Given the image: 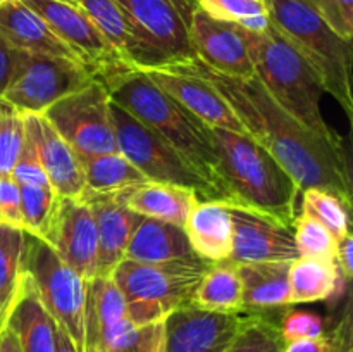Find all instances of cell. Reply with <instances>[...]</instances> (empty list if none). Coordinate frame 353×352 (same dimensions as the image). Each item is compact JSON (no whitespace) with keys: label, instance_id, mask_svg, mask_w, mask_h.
Masks as SVG:
<instances>
[{"label":"cell","instance_id":"1","mask_svg":"<svg viewBox=\"0 0 353 352\" xmlns=\"http://www.w3.org/2000/svg\"><path fill=\"white\" fill-rule=\"evenodd\" d=\"M183 64L212 83L230 104L248 137L285 168L300 192L307 188L326 190L352 209L350 168L340 137H323L295 119L272 99L257 76L236 78L223 75L207 68L196 57Z\"/></svg>","mask_w":353,"mask_h":352},{"label":"cell","instance_id":"2","mask_svg":"<svg viewBox=\"0 0 353 352\" xmlns=\"http://www.w3.org/2000/svg\"><path fill=\"white\" fill-rule=\"evenodd\" d=\"M107 92L112 102L168 141L212 186L219 200L233 206L210 126L159 88L140 69L117 76L107 85Z\"/></svg>","mask_w":353,"mask_h":352},{"label":"cell","instance_id":"3","mask_svg":"<svg viewBox=\"0 0 353 352\" xmlns=\"http://www.w3.org/2000/svg\"><path fill=\"white\" fill-rule=\"evenodd\" d=\"M223 169V178L233 197V206H243L293 226L299 214L300 188L281 164L247 133L210 128Z\"/></svg>","mask_w":353,"mask_h":352},{"label":"cell","instance_id":"4","mask_svg":"<svg viewBox=\"0 0 353 352\" xmlns=\"http://www.w3.org/2000/svg\"><path fill=\"white\" fill-rule=\"evenodd\" d=\"M247 43L255 76L272 99L312 131L336 138L338 135L326 123L321 110L323 83L292 41L269 23L268 30L262 33L247 31Z\"/></svg>","mask_w":353,"mask_h":352},{"label":"cell","instance_id":"5","mask_svg":"<svg viewBox=\"0 0 353 352\" xmlns=\"http://www.w3.org/2000/svg\"><path fill=\"white\" fill-rule=\"evenodd\" d=\"M265 3L271 23L312 66L324 93H330L352 119V41L334 33L309 0H265Z\"/></svg>","mask_w":353,"mask_h":352},{"label":"cell","instance_id":"6","mask_svg":"<svg viewBox=\"0 0 353 352\" xmlns=\"http://www.w3.org/2000/svg\"><path fill=\"white\" fill-rule=\"evenodd\" d=\"M209 268V262L196 255L157 264L124 259L110 276L126 299L128 320L133 324H147L192 306L193 292Z\"/></svg>","mask_w":353,"mask_h":352},{"label":"cell","instance_id":"7","mask_svg":"<svg viewBox=\"0 0 353 352\" xmlns=\"http://www.w3.org/2000/svg\"><path fill=\"white\" fill-rule=\"evenodd\" d=\"M137 40V69L169 68L195 59L190 23L195 0H116Z\"/></svg>","mask_w":353,"mask_h":352},{"label":"cell","instance_id":"8","mask_svg":"<svg viewBox=\"0 0 353 352\" xmlns=\"http://www.w3.org/2000/svg\"><path fill=\"white\" fill-rule=\"evenodd\" d=\"M24 268L55 324L68 333L76 352H86V280L69 268L50 245L28 233Z\"/></svg>","mask_w":353,"mask_h":352},{"label":"cell","instance_id":"9","mask_svg":"<svg viewBox=\"0 0 353 352\" xmlns=\"http://www.w3.org/2000/svg\"><path fill=\"white\" fill-rule=\"evenodd\" d=\"M110 119L116 133L117 152H121L148 182L185 186L193 190L200 200H219L212 186L200 178L168 141L112 100Z\"/></svg>","mask_w":353,"mask_h":352},{"label":"cell","instance_id":"10","mask_svg":"<svg viewBox=\"0 0 353 352\" xmlns=\"http://www.w3.org/2000/svg\"><path fill=\"white\" fill-rule=\"evenodd\" d=\"M48 24L55 37L72 52L93 81L109 85L117 76L133 71L102 37L78 3L65 0H21Z\"/></svg>","mask_w":353,"mask_h":352},{"label":"cell","instance_id":"11","mask_svg":"<svg viewBox=\"0 0 353 352\" xmlns=\"http://www.w3.org/2000/svg\"><path fill=\"white\" fill-rule=\"evenodd\" d=\"M43 116L78 155L117 152L110 119V97L102 83L92 81L78 92L62 97L45 110Z\"/></svg>","mask_w":353,"mask_h":352},{"label":"cell","instance_id":"12","mask_svg":"<svg viewBox=\"0 0 353 352\" xmlns=\"http://www.w3.org/2000/svg\"><path fill=\"white\" fill-rule=\"evenodd\" d=\"M92 81L79 62L24 52L2 100L23 114H43L52 104Z\"/></svg>","mask_w":353,"mask_h":352},{"label":"cell","instance_id":"13","mask_svg":"<svg viewBox=\"0 0 353 352\" xmlns=\"http://www.w3.org/2000/svg\"><path fill=\"white\" fill-rule=\"evenodd\" d=\"M43 242L83 280L97 275L99 240L95 217L85 199L59 197L54 219Z\"/></svg>","mask_w":353,"mask_h":352},{"label":"cell","instance_id":"14","mask_svg":"<svg viewBox=\"0 0 353 352\" xmlns=\"http://www.w3.org/2000/svg\"><path fill=\"white\" fill-rule=\"evenodd\" d=\"M252 313H219L188 306L165 317L164 352H224Z\"/></svg>","mask_w":353,"mask_h":352},{"label":"cell","instance_id":"15","mask_svg":"<svg viewBox=\"0 0 353 352\" xmlns=\"http://www.w3.org/2000/svg\"><path fill=\"white\" fill-rule=\"evenodd\" d=\"M143 71L155 85L210 128L247 133L240 119L212 83L185 64L171 68H148Z\"/></svg>","mask_w":353,"mask_h":352},{"label":"cell","instance_id":"16","mask_svg":"<svg viewBox=\"0 0 353 352\" xmlns=\"http://www.w3.org/2000/svg\"><path fill=\"white\" fill-rule=\"evenodd\" d=\"M190 41L196 59L207 68L236 78L255 76L247 30L240 24L214 19L196 7L190 23Z\"/></svg>","mask_w":353,"mask_h":352},{"label":"cell","instance_id":"17","mask_svg":"<svg viewBox=\"0 0 353 352\" xmlns=\"http://www.w3.org/2000/svg\"><path fill=\"white\" fill-rule=\"evenodd\" d=\"M230 206L233 219V252L228 262L295 261L299 257L293 228L243 206Z\"/></svg>","mask_w":353,"mask_h":352},{"label":"cell","instance_id":"18","mask_svg":"<svg viewBox=\"0 0 353 352\" xmlns=\"http://www.w3.org/2000/svg\"><path fill=\"white\" fill-rule=\"evenodd\" d=\"M24 133L33 144L52 190L61 197L85 192L81 159L43 114H23Z\"/></svg>","mask_w":353,"mask_h":352},{"label":"cell","instance_id":"19","mask_svg":"<svg viewBox=\"0 0 353 352\" xmlns=\"http://www.w3.org/2000/svg\"><path fill=\"white\" fill-rule=\"evenodd\" d=\"M81 199L86 200L95 217L99 240L97 275L110 276L116 266L124 261L128 244L141 216L128 207L124 190L103 193L83 192Z\"/></svg>","mask_w":353,"mask_h":352},{"label":"cell","instance_id":"20","mask_svg":"<svg viewBox=\"0 0 353 352\" xmlns=\"http://www.w3.org/2000/svg\"><path fill=\"white\" fill-rule=\"evenodd\" d=\"M192 251L209 264L228 262L233 252V219L223 200H199L185 223Z\"/></svg>","mask_w":353,"mask_h":352},{"label":"cell","instance_id":"21","mask_svg":"<svg viewBox=\"0 0 353 352\" xmlns=\"http://www.w3.org/2000/svg\"><path fill=\"white\" fill-rule=\"evenodd\" d=\"M0 35L14 48L26 54L76 61L72 52L55 37L48 24L21 0H10L0 6Z\"/></svg>","mask_w":353,"mask_h":352},{"label":"cell","instance_id":"22","mask_svg":"<svg viewBox=\"0 0 353 352\" xmlns=\"http://www.w3.org/2000/svg\"><path fill=\"white\" fill-rule=\"evenodd\" d=\"M193 255L195 252L192 251L185 228L141 216L131 235L124 259L143 264H157Z\"/></svg>","mask_w":353,"mask_h":352},{"label":"cell","instance_id":"23","mask_svg":"<svg viewBox=\"0 0 353 352\" xmlns=\"http://www.w3.org/2000/svg\"><path fill=\"white\" fill-rule=\"evenodd\" d=\"M124 200L140 216L185 228L188 214L200 199L193 190L185 186L145 182L124 190Z\"/></svg>","mask_w":353,"mask_h":352},{"label":"cell","instance_id":"24","mask_svg":"<svg viewBox=\"0 0 353 352\" xmlns=\"http://www.w3.org/2000/svg\"><path fill=\"white\" fill-rule=\"evenodd\" d=\"M290 262L292 261L234 264L243 285L245 311L290 306Z\"/></svg>","mask_w":353,"mask_h":352},{"label":"cell","instance_id":"25","mask_svg":"<svg viewBox=\"0 0 353 352\" xmlns=\"http://www.w3.org/2000/svg\"><path fill=\"white\" fill-rule=\"evenodd\" d=\"M7 326L16 333L23 352H55V321L41 304L28 273L23 293L10 314Z\"/></svg>","mask_w":353,"mask_h":352},{"label":"cell","instance_id":"26","mask_svg":"<svg viewBox=\"0 0 353 352\" xmlns=\"http://www.w3.org/2000/svg\"><path fill=\"white\" fill-rule=\"evenodd\" d=\"M26 233L17 228L0 224V333L7 328L23 293L26 268H24Z\"/></svg>","mask_w":353,"mask_h":352},{"label":"cell","instance_id":"27","mask_svg":"<svg viewBox=\"0 0 353 352\" xmlns=\"http://www.w3.org/2000/svg\"><path fill=\"white\" fill-rule=\"evenodd\" d=\"M126 317V299L112 276L95 275L86 280V349L93 347L103 333Z\"/></svg>","mask_w":353,"mask_h":352},{"label":"cell","instance_id":"28","mask_svg":"<svg viewBox=\"0 0 353 352\" xmlns=\"http://www.w3.org/2000/svg\"><path fill=\"white\" fill-rule=\"evenodd\" d=\"M288 278L290 304H309L331 299L343 280L336 262L316 257H296L290 262Z\"/></svg>","mask_w":353,"mask_h":352},{"label":"cell","instance_id":"29","mask_svg":"<svg viewBox=\"0 0 353 352\" xmlns=\"http://www.w3.org/2000/svg\"><path fill=\"white\" fill-rule=\"evenodd\" d=\"M192 306L202 311L240 313L243 307V285L233 262L210 264L192 297Z\"/></svg>","mask_w":353,"mask_h":352},{"label":"cell","instance_id":"30","mask_svg":"<svg viewBox=\"0 0 353 352\" xmlns=\"http://www.w3.org/2000/svg\"><path fill=\"white\" fill-rule=\"evenodd\" d=\"M85 192H119L148 182L121 152L102 155H79Z\"/></svg>","mask_w":353,"mask_h":352},{"label":"cell","instance_id":"31","mask_svg":"<svg viewBox=\"0 0 353 352\" xmlns=\"http://www.w3.org/2000/svg\"><path fill=\"white\" fill-rule=\"evenodd\" d=\"M86 16L93 21L97 30L102 33L107 43L131 66L137 69V40H134L133 28L128 21L126 14L116 0H79L78 3Z\"/></svg>","mask_w":353,"mask_h":352},{"label":"cell","instance_id":"32","mask_svg":"<svg viewBox=\"0 0 353 352\" xmlns=\"http://www.w3.org/2000/svg\"><path fill=\"white\" fill-rule=\"evenodd\" d=\"M165 320L147 324H133L121 320L93 345L100 352H164Z\"/></svg>","mask_w":353,"mask_h":352},{"label":"cell","instance_id":"33","mask_svg":"<svg viewBox=\"0 0 353 352\" xmlns=\"http://www.w3.org/2000/svg\"><path fill=\"white\" fill-rule=\"evenodd\" d=\"M196 7L214 19L240 24L252 33H262L271 23L265 0H196Z\"/></svg>","mask_w":353,"mask_h":352},{"label":"cell","instance_id":"34","mask_svg":"<svg viewBox=\"0 0 353 352\" xmlns=\"http://www.w3.org/2000/svg\"><path fill=\"white\" fill-rule=\"evenodd\" d=\"M300 211L312 216L326 226V230L340 242L352 233L350 207L338 199L334 193L321 188H307L302 192V206Z\"/></svg>","mask_w":353,"mask_h":352},{"label":"cell","instance_id":"35","mask_svg":"<svg viewBox=\"0 0 353 352\" xmlns=\"http://www.w3.org/2000/svg\"><path fill=\"white\" fill-rule=\"evenodd\" d=\"M24 233L43 240L54 219L59 197L52 186L19 185Z\"/></svg>","mask_w":353,"mask_h":352},{"label":"cell","instance_id":"36","mask_svg":"<svg viewBox=\"0 0 353 352\" xmlns=\"http://www.w3.org/2000/svg\"><path fill=\"white\" fill-rule=\"evenodd\" d=\"M293 238H295L299 257H316L334 261L338 242L324 224L314 219L303 211H299L293 221Z\"/></svg>","mask_w":353,"mask_h":352},{"label":"cell","instance_id":"37","mask_svg":"<svg viewBox=\"0 0 353 352\" xmlns=\"http://www.w3.org/2000/svg\"><path fill=\"white\" fill-rule=\"evenodd\" d=\"M283 342L279 326L264 314H252L248 323L234 337L224 352H283Z\"/></svg>","mask_w":353,"mask_h":352},{"label":"cell","instance_id":"38","mask_svg":"<svg viewBox=\"0 0 353 352\" xmlns=\"http://www.w3.org/2000/svg\"><path fill=\"white\" fill-rule=\"evenodd\" d=\"M24 144L23 113L0 99V176L12 173Z\"/></svg>","mask_w":353,"mask_h":352},{"label":"cell","instance_id":"39","mask_svg":"<svg viewBox=\"0 0 353 352\" xmlns=\"http://www.w3.org/2000/svg\"><path fill=\"white\" fill-rule=\"evenodd\" d=\"M279 333L285 344L303 338H319L326 335L324 331V320L310 311H290L285 314L279 326Z\"/></svg>","mask_w":353,"mask_h":352},{"label":"cell","instance_id":"40","mask_svg":"<svg viewBox=\"0 0 353 352\" xmlns=\"http://www.w3.org/2000/svg\"><path fill=\"white\" fill-rule=\"evenodd\" d=\"M327 26L343 40L353 37V0H309Z\"/></svg>","mask_w":353,"mask_h":352},{"label":"cell","instance_id":"41","mask_svg":"<svg viewBox=\"0 0 353 352\" xmlns=\"http://www.w3.org/2000/svg\"><path fill=\"white\" fill-rule=\"evenodd\" d=\"M10 176L17 185H33V186H50L47 175H45L43 168L40 164L37 150H34L33 144L30 138L24 133V144L21 148V154L17 157L16 164H14Z\"/></svg>","mask_w":353,"mask_h":352},{"label":"cell","instance_id":"42","mask_svg":"<svg viewBox=\"0 0 353 352\" xmlns=\"http://www.w3.org/2000/svg\"><path fill=\"white\" fill-rule=\"evenodd\" d=\"M0 224L24 231L21 190L10 175L0 176Z\"/></svg>","mask_w":353,"mask_h":352},{"label":"cell","instance_id":"43","mask_svg":"<svg viewBox=\"0 0 353 352\" xmlns=\"http://www.w3.org/2000/svg\"><path fill=\"white\" fill-rule=\"evenodd\" d=\"M24 52L14 48L6 38L0 35V99H2L3 92L9 86L10 79H12L14 72H16L17 64H19L21 57Z\"/></svg>","mask_w":353,"mask_h":352},{"label":"cell","instance_id":"44","mask_svg":"<svg viewBox=\"0 0 353 352\" xmlns=\"http://www.w3.org/2000/svg\"><path fill=\"white\" fill-rule=\"evenodd\" d=\"M327 352H353L352 340V314L347 309L343 320L331 331V347Z\"/></svg>","mask_w":353,"mask_h":352},{"label":"cell","instance_id":"45","mask_svg":"<svg viewBox=\"0 0 353 352\" xmlns=\"http://www.w3.org/2000/svg\"><path fill=\"white\" fill-rule=\"evenodd\" d=\"M334 262L338 266V271H340L341 278L350 280L353 275V237L352 233L347 235L345 238H341L338 242L336 248V257Z\"/></svg>","mask_w":353,"mask_h":352},{"label":"cell","instance_id":"46","mask_svg":"<svg viewBox=\"0 0 353 352\" xmlns=\"http://www.w3.org/2000/svg\"><path fill=\"white\" fill-rule=\"evenodd\" d=\"M331 347V333L319 338H303V340L288 342L283 347V352H327Z\"/></svg>","mask_w":353,"mask_h":352},{"label":"cell","instance_id":"47","mask_svg":"<svg viewBox=\"0 0 353 352\" xmlns=\"http://www.w3.org/2000/svg\"><path fill=\"white\" fill-rule=\"evenodd\" d=\"M0 352H23L16 333L9 326L0 333Z\"/></svg>","mask_w":353,"mask_h":352},{"label":"cell","instance_id":"48","mask_svg":"<svg viewBox=\"0 0 353 352\" xmlns=\"http://www.w3.org/2000/svg\"><path fill=\"white\" fill-rule=\"evenodd\" d=\"M86 352H100V351H97V349H92V347H88V349H86Z\"/></svg>","mask_w":353,"mask_h":352},{"label":"cell","instance_id":"49","mask_svg":"<svg viewBox=\"0 0 353 352\" xmlns=\"http://www.w3.org/2000/svg\"><path fill=\"white\" fill-rule=\"evenodd\" d=\"M65 2H72V3H79V0H65Z\"/></svg>","mask_w":353,"mask_h":352},{"label":"cell","instance_id":"50","mask_svg":"<svg viewBox=\"0 0 353 352\" xmlns=\"http://www.w3.org/2000/svg\"><path fill=\"white\" fill-rule=\"evenodd\" d=\"M6 2H10V0H0V6H2V3H6Z\"/></svg>","mask_w":353,"mask_h":352},{"label":"cell","instance_id":"51","mask_svg":"<svg viewBox=\"0 0 353 352\" xmlns=\"http://www.w3.org/2000/svg\"><path fill=\"white\" fill-rule=\"evenodd\" d=\"M195 2H196V0H195Z\"/></svg>","mask_w":353,"mask_h":352}]
</instances>
